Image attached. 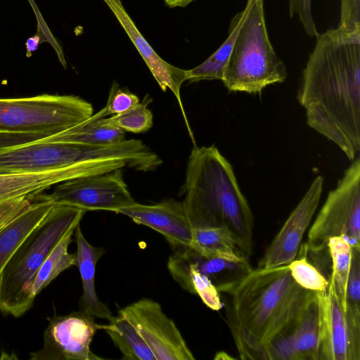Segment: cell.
<instances>
[{"label":"cell","mask_w":360,"mask_h":360,"mask_svg":"<svg viewBox=\"0 0 360 360\" xmlns=\"http://www.w3.org/2000/svg\"><path fill=\"white\" fill-rule=\"evenodd\" d=\"M316 38L297 98L308 126L352 161L360 151V34L337 27Z\"/></svg>","instance_id":"6da1fadb"},{"label":"cell","mask_w":360,"mask_h":360,"mask_svg":"<svg viewBox=\"0 0 360 360\" xmlns=\"http://www.w3.org/2000/svg\"><path fill=\"white\" fill-rule=\"evenodd\" d=\"M230 296L227 321L242 359H270L271 340L295 318L310 290L293 280L288 264L252 269L219 290Z\"/></svg>","instance_id":"7a4b0ae2"},{"label":"cell","mask_w":360,"mask_h":360,"mask_svg":"<svg viewBox=\"0 0 360 360\" xmlns=\"http://www.w3.org/2000/svg\"><path fill=\"white\" fill-rule=\"evenodd\" d=\"M181 190L192 228L225 229L248 259L253 251L254 217L232 165L214 144L194 146Z\"/></svg>","instance_id":"3957f363"},{"label":"cell","mask_w":360,"mask_h":360,"mask_svg":"<svg viewBox=\"0 0 360 360\" xmlns=\"http://www.w3.org/2000/svg\"><path fill=\"white\" fill-rule=\"evenodd\" d=\"M139 155L134 139L107 145L33 141L0 147V174L72 168L87 176L133 168Z\"/></svg>","instance_id":"277c9868"},{"label":"cell","mask_w":360,"mask_h":360,"mask_svg":"<svg viewBox=\"0 0 360 360\" xmlns=\"http://www.w3.org/2000/svg\"><path fill=\"white\" fill-rule=\"evenodd\" d=\"M86 211L56 204L15 250L0 274V311L20 317L32 307L35 275L54 246Z\"/></svg>","instance_id":"5b68a950"},{"label":"cell","mask_w":360,"mask_h":360,"mask_svg":"<svg viewBox=\"0 0 360 360\" xmlns=\"http://www.w3.org/2000/svg\"><path fill=\"white\" fill-rule=\"evenodd\" d=\"M93 115L90 103L72 95L0 98V147L39 141L78 125Z\"/></svg>","instance_id":"8992f818"},{"label":"cell","mask_w":360,"mask_h":360,"mask_svg":"<svg viewBox=\"0 0 360 360\" xmlns=\"http://www.w3.org/2000/svg\"><path fill=\"white\" fill-rule=\"evenodd\" d=\"M248 10L236 35L222 82L233 92L261 94L287 78L284 63L269 39L264 0H248Z\"/></svg>","instance_id":"52a82bcc"},{"label":"cell","mask_w":360,"mask_h":360,"mask_svg":"<svg viewBox=\"0 0 360 360\" xmlns=\"http://www.w3.org/2000/svg\"><path fill=\"white\" fill-rule=\"evenodd\" d=\"M344 235L352 248L360 250V158L358 155L339 179L311 225L307 243V255L328 250L330 238Z\"/></svg>","instance_id":"ba28073f"},{"label":"cell","mask_w":360,"mask_h":360,"mask_svg":"<svg viewBox=\"0 0 360 360\" xmlns=\"http://www.w3.org/2000/svg\"><path fill=\"white\" fill-rule=\"evenodd\" d=\"M51 196L56 204L74 206L85 211L108 210L117 213L136 202L121 169L60 183Z\"/></svg>","instance_id":"9c48e42d"},{"label":"cell","mask_w":360,"mask_h":360,"mask_svg":"<svg viewBox=\"0 0 360 360\" xmlns=\"http://www.w3.org/2000/svg\"><path fill=\"white\" fill-rule=\"evenodd\" d=\"M136 328L156 360H194L174 322L157 302L142 298L119 310Z\"/></svg>","instance_id":"30bf717a"},{"label":"cell","mask_w":360,"mask_h":360,"mask_svg":"<svg viewBox=\"0 0 360 360\" xmlns=\"http://www.w3.org/2000/svg\"><path fill=\"white\" fill-rule=\"evenodd\" d=\"M101 326L94 317L75 311L52 318L44 333L42 347L30 354V360H97L90 349L93 338Z\"/></svg>","instance_id":"8fae6325"},{"label":"cell","mask_w":360,"mask_h":360,"mask_svg":"<svg viewBox=\"0 0 360 360\" xmlns=\"http://www.w3.org/2000/svg\"><path fill=\"white\" fill-rule=\"evenodd\" d=\"M55 205L51 194L44 193L0 201V274Z\"/></svg>","instance_id":"7c38bea8"},{"label":"cell","mask_w":360,"mask_h":360,"mask_svg":"<svg viewBox=\"0 0 360 360\" xmlns=\"http://www.w3.org/2000/svg\"><path fill=\"white\" fill-rule=\"evenodd\" d=\"M323 186V178L316 176L265 250L258 267L269 269L288 264L296 258L304 234L319 206Z\"/></svg>","instance_id":"4fadbf2b"},{"label":"cell","mask_w":360,"mask_h":360,"mask_svg":"<svg viewBox=\"0 0 360 360\" xmlns=\"http://www.w3.org/2000/svg\"><path fill=\"white\" fill-rule=\"evenodd\" d=\"M320 292L321 334L319 360H359L360 332L350 324L333 282Z\"/></svg>","instance_id":"5bb4252c"},{"label":"cell","mask_w":360,"mask_h":360,"mask_svg":"<svg viewBox=\"0 0 360 360\" xmlns=\"http://www.w3.org/2000/svg\"><path fill=\"white\" fill-rule=\"evenodd\" d=\"M114 14L131 42L141 56L160 89L165 92L169 89L176 96L193 141V135L187 120L180 95L184 82L187 81L186 70L174 66L164 60L138 30L134 22L124 8L121 0H103Z\"/></svg>","instance_id":"9a60e30c"},{"label":"cell","mask_w":360,"mask_h":360,"mask_svg":"<svg viewBox=\"0 0 360 360\" xmlns=\"http://www.w3.org/2000/svg\"><path fill=\"white\" fill-rule=\"evenodd\" d=\"M117 213L161 233L172 249L191 245L193 228L182 202L174 199H166L154 205L136 202L120 210Z\"/></svg>","instance_id":"2e32d148"},{"label":"cell","mask_w":360,"mask_h":360,"mask_svg":"<svg viewBox=\"0 0 360 360\" xmlns=\"http://www.w3.org/2000/svg\"><path fill=\"white\" fill-rule=\"evenodd\" d=\"M281 331L289 338L300 360H319L321 334L320 292L309 291L295 318Z\"/></svg>","instance_id":"e0dca14e"},{"label":"cell","mask_w":360,"mask_h":360,"mask_svg":"<svg viewBox=\"0 0 360 360\" xmlns=\"http://www.w3.org/2000/svg\"><path fill=\"white\" fill-rule=\"evenodd\" d=\"M77 243L75 266L80 274L83 293L80 299V310L89 315L109 320L112 313L108 305L101 302L95 289V272L97 262L105 253L103 248L90 244L84 238L79 224L75 230Z\"/></svg>","instance_id":"ac0fdd59"},{"label":"cell","mask_w":360,"mask_h":360,"mask_svg":"<svg viewBox=\"0 0 360 360\" xmlns=\"http://www.w3.org/2000/svg\"><path fill=\"white\" fill-rule=\"evenodd\" d=\"M186 247L172 249L167 262L169 272L183 289L199 296L207 307L220 310L223 302L219 292L210 279L198 271Z\"/></svg>","instance_id":"d6986e66"},{"label":"cell","mask_w":360,"mask_h":360,"mask_svg":"<svg viewBox=\"0 0 360 360\" xmlns=\"http://www.w3.org/2000/svg\"><path fill=\"white\" fill-rule=\"evenodd\" d=\"M79 177L83 175L72 168L0 174V201L44 193L52 186Z\"/></svg>","instance_id":"ffe728a7"},{"label":"cell","mask_w":360,"mask_h":360,"mask_svg":"<svg viewBox=\"0 0 360 360\" xmlns=\"http://www.w3.org/2000/svg\"><path fill=\"white\" fill-rule=\"evenodd\" d=\"M103 110L93 115L84 122L56 134L43 138L41 142H74L86 144L107 145L124 139L125 131L110 124L99 122L98 119L105 117Z\"/></svg>","instance_id":"44dd1931"},{"label":"cell","mask_w":360,"mask_h":360,"mask_svg":"<svg viewBox=\"0 0 360 360\" xmlns=\"http://www.w3.org/2000/svg\"><path fill=\"white\" fill-rule=\"evenodd\" d=\"M190 247L205 257L233 262L248 260L242 255L229 232L221 227L193 229Z\"/></svg>","instance_id":"7402d4cb"},{"label":"cell","mask_w":360,"mask_h":360,"mask_svg":"<svg viewBox=\"0 0 360 360\" xmlns=\"http://www.w3.org/2000/svg\"><path fill=\"white\" fill-rule=\"evenodd\" d=\"M248 10V4L247 3L245 8L238 13L231 20L227 39L212 55L200 65L191 70H186L187 81L189 82L216 79L222 81L236 35Z\"/></svg>","instance_id":"603a6c76"},{"label":"cell","mask_w":360,"mask_h":360,"mask_svg":"<svg viewBox=\"0 0 360 360\" xmlns=\"http://www.w3.org/2000/svg\"><path fill=\"white\" fill-rule=\"evenodd\" d=\"M106 325L101 326L115 345L127 360H156L150 349L133 325L118 314L112 316Z\"/></svg>","instance_id":"cb8c5ba5"},{"label":"cell","mask_w":360,"mask_h":360,"mask_svg":"<svg viewBox=\"0 0 360 360\" xmlns=\"http://www.w3.org/2000/svg\"><path fill=\"white\" fill-rule=\"evenodd\" d=\"M77 226H72L64 234L37 271L32 288L34 298L60 273L75 266V253H70L68 247Z\"/></svg>","instance_id":"d4e9b609"},{"label":"cell","mask_w":360,"mask_h":360,"mask_svg":"<svg viewBox=\"0 0 360 360\" xmlns=\"http://www.w3.org/2000/svg\"><path fill=\"white\" fill-rule=\"evenodd\" d=\"M186 248L198 271L208 277L218 290L239 279L252 269L248 260L233 262L221 258L205 257L190 246Z\"/></svg>","instance_id":"484cf974"},{"label":"cell","mask_w":360,"mask_h":360,"mask_svg":"<svg viewBox=\"0 0 360 360\" xmlns=\"http://www.w3.org/2000/svg\"><path fill=\"white\" fill-rule=\"evenodd\" d=\"M330 259L331 278L339 301L345 310L346 289L349 276L352 248L348 238L344 236L330 238L327 243Z\"/></svg>","instance_id":"4316f807"},{"label":"cell","mask_w":360,"mask_h":360,"mask_svg":"<svg viewBox=\"0 0 360 360\" xmlns=\"http://www.w3.org/2000/svg\"><path fill=\"white\" fill-rule=\"evenodd\" d=\"M288 265L293 280L301 288L314 292L328 289L329 279L308 261L304 246L301 248L300 257Z\"/></svg>","instance_id":"83f0119b"},{"label":"cell","mask_w":360,"mask_h":360,"mask_svg":"<svg viewBox=\"0 0 360 360\" xmlns=\"http://www.w3.org/2000/svg\"><path fill=\"white\" fill-rule=\"evenodd\" d=\"M98 121L101 124L116 126L124 131L139 134L148 131L153 127V116L143 102L127 112L100 118Z\"/></svg>","instance_id":"f1b7e54d"},{"label":"cell","mask_w":360,"mask_h":360,"mask_svg":"<svg viewBox=\"0 0 360 360\" xmlns=\"http://www.w3.org/2000/svg\"><path fill=\"white\" fill-rule=\"evenodd\" d=\"M345 313L352 326L360 331V250L354 248L347 283Z\"/></svg>","instance_id":"f546056e"},{"label":"cell","mask_w":360,"mask_h":360,"mask_svg":"<svg viewBox=\"0 0 360 360\" xmlns=\"http://www.w3.org/2000/svg\"><path fill=\"white\" fill-rule=\"evenodd\" d=\"M139 98L136 95L129 91L127 88H122L114 81L110 89L106 105L103 108L105 117L118 115L127 112L139 104Z\"/></svg>","instance_id":"4dcf8cb0"},{"label":"cell","mask_w":360,"mask_h":360,"mask_svg":"<svg viewBox=\"0 0 360 360\" xmlns=\"http://www.w3.org/2000/svg\"><path fill=\"white\" fill-rule=\"evenodd\" d=\"M360 0H341L339 30L360 34Z\"/></svg>","instance_id":"1f68e13d"},{"label":"cell","mask_w":360,"mask_h":360,"mask_svg":"<svg viewBox=\"0 0 360 360\" xmlns=\"http://www.w3.org/2000/svg\"><path fill=\"white\" fill-rule=\"evenodd\" d=\"M311 0H290V15L292 17L295 13L298 14L305 31L311 37H317L319 32L316 30L315 23L311 15Z\"/></svg>","instance_id":"d6a6232c"},{"label":"cell","mask_w":360,"mask_h":360,"mask_svg":"<svg viewBox=\"0 0 360 360\" xmlns=\"http://www.w3.org/2000/svg\"><path fill=\"white\" fill-rule=\"evenodd\" d=\"M41 37L37 34L29 37L25 41V48L27 50V56L30 57L32 52L37 50L39 45L41 44Z\"/></svg>","instance_id":"836d02e7"},{"label":"cell","mask_w":360,"mask_h":360,"mask_svg":"<svg viewBox=\"0 0 360 360\" xmlns=\"http://www.w3.org/2000/svg\"><path fill=\"white\" fill-rule=\"evenodd\" d=\"M165 5L170 8L186 7L195 0H163Z\"/></svg>","instance_id":"e575fe53"},{"label":"cell","mask_w":360,"mask_h":360,"mask_svg":"<svg viewBox=\"0 0 360 360\" xmlns=\"http://www.w3.org/2000/svg\"><path fill=\"white\" fill-rule=\"evenodd\" d=\"M214 359L226 360V359H235V358L231 356L226 352H219L216 354V355L214 356Z\"/></svg>","instance_id":"d590c367"}]
</instances>
